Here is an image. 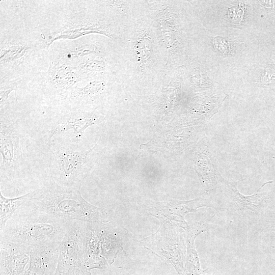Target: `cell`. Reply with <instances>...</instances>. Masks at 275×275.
<instances>
[{
	"mask_svg": "<svg viewBox=\"0 0 275 275\" xmlns=\"http://www.w3.org/2000/svg\"><path fill=\"white\" fill-rule=\"evenodd\" d=\"M115 43L122 84L153 87L165 73L167 58L148 12L126 24Z\"/></svg>",
	"mask_w": 275,
	"mask_h": 275,
	"instance_id": "1",
	"label": "cell"
},
{
	"mask_svg": "<svg viewBox=\"0 0 275 275\" xmlns=\"http://www.w3.org/2000/svg\"><path fill=\"white\" fill-rule=\"evenodd\" d=\"M72 219L33 210L24 203L1 231V241L25 247L60 244Z\"/></svg>",
	"mask_w": 275,
	"mask_h": 275,
	"instance_id": "2",
	"label": "cell"
},
{
	"mask_svg": "<svg viewBox=\"0 0 275 275\" xmlns=\"http://www.w3.org/2000/svg\"><path fill=\"white\" fill-rule=\"evenodd\" d=\"M24 204L49 214L94 223L103 222L104 210L87 201L80 188L61 186L52 179L42 187L29 193Z\"/></svg>",
	"mask_w": 275,
	"mask_h": 275,
	"instance_id": "3",
	"label": "cell"
},
{
	"mask_svg": "<svg viewBox=\"0 0 275 275\" xmlns=\"http://www.w3.org/2000/svg\"><path fill=\"white\" fill-rule=\"evenodd\" d=\"M87 2L88 8L69 14L60 27L36 32L41 50H48L59 40H73L91 34L104 36L114 42L119 40L125 25L100 11L91 1Z\"/></svg>",
	"mask_w": 275,
	"mask_h": 275,
	"instance_id": "4",
	"label": "cell"
},
{
	"mask_svg": "<svg viewBox=\"0 0 275 275\" xmlns=\"http://www.w3.org/2000/svg\"><path fill=\"white\" fill-rule=\"evenodd\" d=\"M47 144L51 153V179L61 186L80 188L90 171V155L95 146L83 150L78 144L55 141Z\"/></svg>",
	"mask_w": 275,
	"mask_h": 275,
	"instance_id": "5",
	"label": "cell"
},
{
	"mask_svg": "<svg viewBox=\"0 0 275 275\" xmlns=\"http://www.w3.org/2000/svg\"><path fill=\"white\" fill-rule=\"evenodd\" d=\"M146 2L148 13L154 21L167 58L166 70H174L179 65L183 49L178 2L158 0Z\"/></svg>",
	"mask_w": 275,
	"mask_h": 275,
	"instance_id": "6",
	"label": "cell"
},
{
	"mask_svg": "<svg viewBox=\"0 0 275 275\" xmlns=\"http://www.w3.org/2000/svg\"><path fill=\"white\" fill-rule=\"evenodd\" d=\"M39 51L32 33L1 34L0 79L21 78L31 70Z\"/></svg>",
	"mask_w": 275,
	"mask_h": 275,
	"instance_id": "7",
	"label": "cell"
},
{
	"mask_svg": "<svg viewBox=\"0 0 275 275\" xmlns=\"http://www.w3.org/2000/svg\"><path fill=\"white\" fill-rule=\"evenodd\" d=\"M48 50L49 61H61L72 67L88 56L113 54L116 48L115 42L109 38L91 34L73 40H57Z\"/></svg>",
	"mask_w": 275,
	"mask_h": 275,
	"instance_id": "8",
	"label": "cell"
},
{
	"mask_svg": "<svg viewBox=\"0 0 275 275\" xmlns=\"http://www.w3.org/2000/svg\"><path fill=\"white\" fill-rule=\"evenodd\" d=\"M104 116L95 111L65 109L55 121L48 133L51 141L78 144L89 127L99 123Z\"/></svg>",
	"mask_w": 275,
	"mask_h": 275,
	"instance_id": "9",
	"label": "cell"
},
{
	"mask_svg": "<svg viewBox=\"0 0 275 275\" xmlns=\"http://www.w3.org/2000/svg\"><path fill=\"white\" fill-rule=\"evenodd\" d=\"M0 111L1 174L11 175L18 170L24 162L21 144L22 135L14 118L5 109Z\"/></svg>",
	"mask_w": 275,
	"mask_h": 275,
	"instance_id": "10",
	"label": "cell"
},
{
	"mask_svg": "<svg viewBox=\"0 0 275 275\" xmlns=\"http://www.w3.org/2000/svg\"><path fill=\"white\" fill-rule=\"evenodd\" d=\"M117 83L120 82L116 75L83 79L59 100L68 109L91 111L89 108L102 99L112 86Z\"/></svg>",
	"mask_w": 275,
	"mask_h": 275,
	"instance_id": "11",
	"label": "cell"
},
{
	"mask_svg": "<svg viewBox=\"0 0 275 275\" xmlns=\"http://www.w3.org/2000/svg\"><path fill=\"white\" fill-rule=\"evenodd\" d=\"M85 222L72 219L61 242L54 275H80Z\"/></svg>",
	"mask_w": 275,
	"mask_h": 275,
	"instance_id": "12",
	"label": "cell"
},
{
	"mask_svg": "<svg viewBox=\"0 0 275 275\" xmlns=\"http://www.w3.org/2000/svg\"><path fill=\"white\" fill-rule=\"evenodd\" d=\"M147 207L149 213L160 221V224H170L184 230L189 226L185 221L186 215L201 207L215 208L210 199L203 196L188 201L170 199L163 202H150Z\"/></svg>",
	"mask_w": 275,
	"mask_h": 275,
	"instance_id": "13",
	"label": "cell"
},
{
	"mask_svg": "<svg viewBox=\"0 0 275 275\" xmlns=\"http://www.w3.org/2000/svg\"><path fill=\"white\" fill-rule=\"evenodd\" d=\"M175 227L170 224H161L156 233L145 239L157 243L154 244L153 251L157 252V255L170 263L179 275H184L186 247L183 238L176 232Z\"/></svg>",
	"mask_w": 275,
	"mask_h": 275,
	"instance_id": "14",
	"label": "cell"
},
{
	"mask_svg": "<svg viewBox=\"0 0 275 275\" xmlns=\"http://www.w3.org/2000/svg\"><path fill=\"white\" fill-rule=\"evenodd\" d=\"M194 158L193 169L200 182L202 196L206 197L219 188L222 178L215 151L206 138L202 139Z\"/></svg>",
	"mask_w": 275,
	"mask_h": 275,
	"instance_id": "15",
	"label": "cell"
},
{
	"mask_svg": "<svg viewBox=\"0 0 275 275\" xmlns=\"http://www.w3.org/2000/svg\"><path fill=\"white\" fill-rule=\"evenodd\" d=\"M42 79L43 92L58 99L82 80L74 69L61 61H49Z\"/></svg>",
	"mask_w": 275,
	"mask_h": 275,
	"instance_id": "16",
	"label": "cell"
},
{
	"mask_svg": "<svg viewBox=\"0 0 275 275\" xmlns=\"http://www.w3.org/2000/svg\"><path fill=\"white\" fill-rule=\"evenodd\" d=\"M100 11L125 25L147 12L146 1H91Z\"/></svg>",
	"mask_w": 275,
	"mask_h": 275,
	"instance_id": "17",
	"label": "cell"
},
{
	"mask_svg": "<svg viewBox=\"0 0 275 275\" xmlns=\"http://www.w3.org/2000/svg\"><path fill=\"white\" fill-rule=\"evenodd\" d=\"M102 223H85L81 263L82 271H90L93 269H103L109 264L101 255L100 233Z\"/></svg>",
	"mask_w": 275,
	"mask_h": 275,
	"instance_id": "18",
	"label": "cell"
},
{
	"mask_svg": "<svg viewBox=\"0 0 275 275\" xmlns=\"http://www.w3.org/2000/svg\"><path fill=\"white\" fill-rule=\"evenodd\" d=\"M60 244L31 246L29 266L23 275H54Z\"/></svg>",
	"mask_w": 275,
	"mask_h": 275,
	"instance_id": "19",
	"label": "cell"
},
{
	"mask_svg": "<svg viewBox=\"0 0 275 275\" xmlns=\"http://www.w3.org/2000/svg\"><path fill=\"white\" fill-rule=\"evenodd\" d=\"M29 249L0 241V275H23L30 261Z\"/></svg>",
	"mask_w": 275,
	"mask_h": 275,
	"instance_id": "20",
	"label": "cell"
},
{
	"mask_svg": "<svg viewBox=\"0 0 275 275\" xmlns=\"http://www.w3.org/2000/svg\"><path fill=\"white\" fill-rule=\"evenodd\" d=\"M241 181H230L222 177L219 188L240 213L258 212L266 199L265 193H259V191L264 185L271 181L263 183L254 194L245 196L238 189V183Z\"/></svg>",
	"mask_w": 275,
	"mask_h": 275,
	"instance_id": "21",
	"label": "cell"
},
{
	"mask_svg": "<svg viewBox=\"0 0 275 275\" xmlns=\"http://www.w3.org/2000/svg\"><path fill=\"white\" fill-rule=\"evenodd\" d=\"M208 225L197 222L186 228V254L185 260L184 275H208L207 269H202L198 252L195 248V241L201 233L208 230Z\"/></svg>",
	"mask_w": 275,
	"mask_h": 275,
	"instance_id": "22",
	"label": "cell"
},
{
	"mask_svg": "<svg viewBox=\"0 0 275 275\" xmlns=\"http://www.w3.org/2000/svg\"><path fill=\"white\" fill-rule=\"evenodd\" d=\"M29 193L14 198H7L0 191V231L5 226L7 221L26 202Z\"/></svg>",
	"mask_w": 275,
	"mask_h": 275,
	"instance_id": "23",
	"label": "cell"
},
{
	"mask_svg": "<svg viewBox=\"0 0 275 275\" xmlns=\"http://www.w3.org/2000/svg\"><path fill=\"white\" fill-rule=\"evenodd\" d=\"M21 82V78L0 79V110L6 106L10 94L17 91Z\"/></svg>",
	"mask_w": 275,
	"mask_h": 275,
	"instance_id": "24",
	"label": "cell"
},
{
	"mask_svg": "<svg viewBox=\"0 0 275 275\" xmlns=\"http://www.w3.org/2000/svg\"><path fill=\"white\" fill-rule=\"evenodd\" d=\"M80 275H92L90 271H82L81 272Z\"/></svg>",
	"mask_w": 275,
	"mask_h": 275,
	"instance_id": "25",
	"label": "cell"
}]
</instances>
